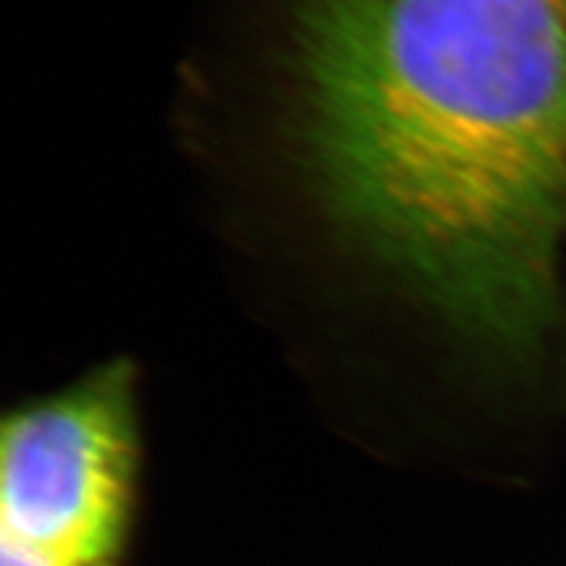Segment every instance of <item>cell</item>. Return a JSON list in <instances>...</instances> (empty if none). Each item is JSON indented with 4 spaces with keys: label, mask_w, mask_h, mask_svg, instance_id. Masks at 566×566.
I'll use <instances>...</instances> for the list:
<instances>
[{
    "label": "cell",
    "mask_w": 566,
    "mask_h": 566,
    "mask_svg": "<svg viewBox=\"0 0 566 566\" xmlns=\"http://www.w3.org/2000/svg\"><path fill=\"white\" fill-rule=\"evenodd\" d=\"M281 137L328 232L503 366L564 324L555 0H283Z\"/></svg>",
    "instance_id": "cell-1"
},
{
    "label": "cell",
    "mask_w": 566,
    "mask_h": 566,
    "mask_svg": "<svg viewBox=\"0 0 566 566\" xmlns=\"http://www.w3.org/2000/svg\"><path fill=\"white\" fill-rule=\"evenodd\" d=\"M137 366L109 359L0 422V566H128L142 499Z\"/></svg>",
    "instance_id": "cell-2"
},
{
    "label": "cell",
    "mask_w": 566,
    "mask_h": 566,
    "mask_svg": "<svg viewBox=\"0 0 566 566\" xmlns=\"http://www.w3.org/2000/svg\"><path fill=\"white\" fill-rule=\"evenodd\" d=\"M557 3V8L562 10V14H564V20H566V0H555Z\"/></svg>",
    "instance_id": "cell-3"
}]
</instances>
